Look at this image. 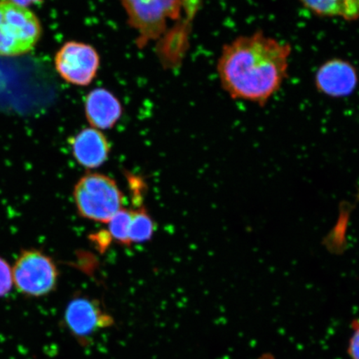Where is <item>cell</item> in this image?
I'll return each mask as SVG.
<instances>
[{
  "label": "cell",
  "mask_w": 359,
  "mask_h": 359,
  "mask_svg": "<svg viewBox=\"0 0 359 359\" xmlns=\"http://www.w3.org/2000/svg\"><path fill=\"white\" fill-rule=\"evenodd\" d=\"M291 46L262 31L224 45L219 57V81L232 100L264 106L288 77Z\"/></svg>",
  "instance_id": "cell-1"
},
{
  "label": "cell",
  "mask_w": 359,
  "mask_h": 359,
  "mask_svg": "<svg viewBox=\"0 0 359 359\" xmlns=\"http://www.w3.org/2000/svg\"><path fill=\"white\" fill-rule=\"evenodd\" d=\"M74 199L80 217L107 224L124 203L123 192L114 180L98 173L81 177L74 187Z\"/></svg>",
  "instance_id": "cell-2"
},
{
  "label": "cell",
  "mask_w": 359,
  "mask_h": 359,
  "mask_svg": "<svg viewBox=\"0 0 359 359\" xmlns=\"http://www.w3.org/2000/svg\"><path fill=\"white\" fill-rule=\"evenodd\" d=\"M42 27L29 8L11 1H0V56L28 53L38 43Z\"/></svg>",
  "instance_id": "cell-3"
},
{
  "label": "cell",
  "mask_w": 359,
  "mask_h": 359,
  "mask_svg": "<svg viewBox=\"0 0 359 359\" xmlns=\"http://www.w3.org/2000/svg\"><path fill=\"white\" fill-rule=\"evenodd\" d=\"M129 25L137 34L139 48L159 39L167 30L168 20H178L183 0H121Z\"/></svg>",
  "instance_id": "cell-4"
},
{
  "label": "cell",
  "mask_w": 359,
  "mask_h": 359,
  "mask_svg": "<svg viewBox=\"0 0 359 359\" xmlns=\"http://www.w3.org/2000/svg\"><path fill=\"white\" fill-rule=\"evenodd\" d=\"M13 285L30 298L48 295L57 288L60 271L53 259L41 250H22L13 267Z\"/></svg>",
  "instance_id": "cell-5"
},
{
  "label": "cell",
  "mask_w": 359,
  "mask_h": 359,
  "mask_svg": "<svg viewBox=\"0 0 359 359\" xmlns=\"http://www.w3.org/2000/svg\"><path fill=\"white\" fill-rule=\"evenodd\" d=\"M55 64L58 74L66 82L86 87L96 78L100 57L91 45L69 41L56 53Z\"/></svg>",
  "instance_id": "cell-6"
},
{
  "label": "cell",
  "mask_w": 359,
  "mask_h": 359,
  "mask_svg": "<svg viewBox=\"0 0 359 359\" xmlns=\"http://www.w3.org/2000/svg\"><path fill=\"white\" fill-rule=\"evenodd\" d=\"M64 321L67 330L81 343L98 330L114 325V318L100 300L83 295L75 296L67 304Z\"/></svg>",
  "instance_id": "cell-7"
},
{
  "label": "cell",
  "mask_w": 359,
  "mask_h": 359,
  "mask_svg": "<svg viewBox=\"0 0 359 359\" xmlns=\"http://www.w3.org/2000/svg\"><path fill=\"white\" fill-rule=\"evenodd\" d=\"M314 83L318 91L327 96L348 97L357 88L358 72L351 62L334 58L318 67Z\"/></svg>",
  "instance_id": "cell-8"
},
{
  "label": "cell",
  "mask_w": 359,
  "mask_h": 359,
  "mask_svg": "<svg viewBox=\"0 0 359 359\" xmlns=\"http://www.w3.org/2000/svg\"><path fill=\"white\" fill-rule=\"evenodd\" d=\"M72 154L77 163L87 169H95L104 164L111 151V145L100 130L88 128L69 139Z\"/></svg>",
  "instance_id": "cell-9"
},
{
  "label": "cell",
  "mask_w": 359,
  "mask_h": 359,
  "mask_svg": "<svg viewBox=\"0 0 359 359\" xmlns=\"http://www.w3.org/2000/svg\"><path fill=\"white\" fill-rule=\"evenodd\" d=\"M122 114V104L109 90L95 88L88 94L85 100V115L92 128L100 131L111 129Z\"/></svg>",
  "instance_id": "cell-10"
},
{
  "label": "cell",
  "mask_w": 359,
  "mask_h": 359,
  "mask_svg": "<svg viewBox=\"0 0 359 359\" xmlns=\"http://www.w3.org/2000/svg\"><path fill=\"white\" fill-rule=\"evenodd\" d=\"M314 15L340 18L344 20H359V0H299Z\"/></svg>",
  "instance_id": "cell-11"
},
{
  "label": "cell",
  "mask_w": 359,
  "mask_h": 359,
  "mask_svg": "<svg viewBox=\"0 0 359 359\" xmlns=\"http://www.w3.org/2000/svg\"><path fill=\"white\" fill-rule=\"evenodd\" d=\"M156 224L144 208L132 210L129 238L133 243H143L150 241L154 235Z\"/></svg>",
  "instance_id": "cell-12"
},
{
  "label": "cell",
  "mask_w": 359,
  "mask_h": 359,
  "mask_svg": "<svg viewBox=\"0 0 359 359\" xmlns=\"http://www.w3.org/2000/svg\"><path fill=\"white\" fill-rule=\"evenodd\" d=\"M132 210L121 209L109 222V233L112 240L118 243L130 246L129 232L131 224Z\"/></svg>",
  "instance_id": "cell-13"
},
{
  "label": "cell",
  "mask_w": 359,
  "mask_h": 359,
  "mask_svg": "<svg viewBox=\"0 0 359 359\" xmlns=\"http://www.w3.org/2000/svg\"><path fill=\"white\" fill-rule=\"evenodd\" d=\"M13 286V268L6 259L0 257V298L10 294Z\"/></svg>",
  "instance_id": "cell-14"
},
{
  "label": "cell",
  "mask_w": 359,
  "mask_h": 359,
  "mask_svg": "<svg viewBox=\"0 0 359 359\" xmlns=\"http://www.w3.org/2000/svg\"><path fill=\"white\" fill-rule=\"evenodd\" d=\"M352 327L353 334L349 341L348 353L352 359H359V322L353 321Z\"/></svg>",
  "instance_id": "cell-15"
},
{
  "label": "cell",
  "mask_w": 359,
  "mask_h": 359,
  "mask_svg": "<svg viewBox=\"0 0 359 359\" xmlns=\"http://www.w3.org/2000/svg\"><path fill=\"white\" fill-rule=\"evenodd\" d=\"M202 0H183V11L187 16V22L194 19Z\"/></svg>",
  "instance_id": "cell-16"
},
{
  "label": "cell",
  "mask_w": 359,
  "mask_h": 359,
  "mask_svg": "<svg viewBox=\"0 0 359 359\" xmlns=\"http://www.w3.org/2000/svg\"><path fill=\"white\" fill-rule=\"evenodd\" d=\"M100 233V234L93 235L92 240L100 246V250H105L109 245L111 237L109 231Z\"/></svg>",
  "instance_id": "cell-17"
},
{
  "label": "cell",
  "mask_w": 359,
  "mask_h": 359,
  "mask_svg": "<svg viewBox=\"0 0 359 359\" xmlns=\"http://www.w3.org/2000/svg\"><path fill=\"white\" fill-rule=\"evenodd\" d=\"M11 2L16 4H19L20 6H30L32 4H38L42 1V0H11Z\"/></svg>",
  "instance_id": "cell-18"
},
{
  "label": "cell",
  "mask_w": 359,
  "mask_h": 359,
  "mask_svg": "<svg viewBox=\"0 0 359 359\" xmlns=\"http://www.w3.org/2000/svg\"><path fill=\"white\" fill-rule=\"evenodd\" d=\"M259 359H273V358L271 354H264V355L260 357Z\"/></svg>",
  "instance_id": "cell-19"
}]
</instances>
